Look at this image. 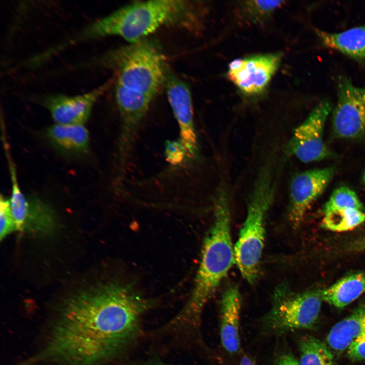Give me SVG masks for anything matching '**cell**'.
<instances>
[{
    "mask_svg": "<svg viewBox=\"0 0 365 365\" xmlns=\"http://www.w3.org/2000/svg\"><path fill=\"white\" fill-rule=\"evenodd\" d=\"M1 239L2 240L12 231L16 230L11 214L9 200L2 195L0 199Z\"/></svg>",
    "mask_w": 365,
    "mask_h": 365,
    "instance_id": "obj_22",
    "label": "cell"
},
{
    "mask_svg": "<svg viewBox=\"0 0 365 365\" xmlns=\"http://www.w3.org/2000/svg\"><path fill=\"white\" fill-rule=\"evenodd\" d=\"M322 301L320 290L295 293L281 284L275 289L272 307L263 319L264 328L281 334L311 328L318 317Z\"/></svg>",
    "mask_w": 365,
    "mask_h": 365,
    "instance_id": "obj_6",
    "label": "cell"
},
{
    "mask_svg": "<svg viewBox=\"0 0 365 365\" xmlns=\"http://www.w3.org/2000/svg\"><path fill=\"white\" fill-rule=\"evenodd\" d=\"M351 248L354 251H361L365 250V237L357 240L351 246Z\"/></svg>",
    "mask_w": 365,
    "mask_h": 365,
    "instance_id": "obj_26",
    "label": "cell"
},
{
    "mask_svg": "<svg viewBox=\"0 0 365 365\" xmlns=\"http://www.w3.org/2000/svg\"><path fill=\"white\" fill-rule=\"evenodd\" d=\"M152 303L128 282H112L69 298L42 348L22 365H104L136 336Z\"/></svg>",
    "mask_w": 365,
    "mask_h": 365,
    "instance_id": "obj_1",
    "label": "cell"
},
{
    "mask_svg": "<svg viewBox=\"0 0 365 365\" xmlns=\"http://www.w3.org/2000/svg\"><path fill=\"white\" fill-rule=\"evenodd\" d=\"M214 204L213 222L204 238L193 290L187 304L174 319L177 323H198L204 306L235 264L227 196L220 191Z\"/></svg>",
    "mask_w": 365,
    "mask_h": 365,
    "instance_id": "obj_3",
    "label": "cell"
},
{
    "mask_svg": "<svg viewBox=\"0 0 365 365\" xmlns=\"http://www.w3.org/2000/svg\"><path fill=\"white\" fill-rule=\"evenodd\" d=\"M299 365H334L333 355L327 346L320 340L304 337L300 343Z\"/></svg>",
    "mask_w": 365,
    "mask_h": 365,
    "instance_id": "obj_18",
    "label": "cell"
},
{
    "mask_svg": "<svg viewBox=\"0 0 365 365\" xmlns=\"http://www.w3.org/2000/svg\"><path fill=\"white\" fill-rule=\"evenodd\" d=\"M110 84V82L105 83L89 92L77 95H49L44 98L43 105L56 124L84 125L95 103Z\"/></svg>",
    "mask_w": 365,
    "mask_h": 365,
    "instance_id": "obj_12",
    "label": "cell"
},
{
    "mask_svg": "<svg viewBox=\"0 0 365 365\" xmlns=\"http://www.w3.org/2000/svg\"><path fill=\"white\" fill-rule=\"evenodd\" d=\"M9 163L12 182V194L9 200L11 212L16 230L22 231L29 216L30 205L19 186L14 164L10 160Z\"/></svg>",
    "mask_w": 365,
    "mask_h": 365,
    "instance_id": "obj_20",
    "label": "cell"
},
{
    "mask_svg": "<svg viewBox=\"0 0 365 365\" xmlns=\"http://www.w3.org/2000/svg\"><path fill=\"white\" fill-rule=\"evenodd\" d=\"M165 154L167 160L172 164L176 165L187 161L186 150L179 140L167 143Z\"/></svg>",
    "mask_w": 365,
    "mask_h": 365,
    "instance_id": "obj_23",
    "label": "cell"
},
{
    "mask_svg": "<svg viewBox=\"0 0 365 365\" xmlns=\"http://www.w3.org/2000/svg\"><path fill=\"white\" fill-rule=\"evenodd\" d=\"M196 5L179 0L133 2L94 21L78 33L68 43L107 36H118L134 43L165 25L187 28L196 25Z\"/></svg>",
    "mask_w": 365,
    "mask_h": 365,
    "instance_id": "obj_2",
    "label": "cell"
},
{
    "mask_svg": "<svg viewBox=\"0 0 365 365\" xmlns=\"http://www.w3.org/2000/svg\"><path fill=\"white\" fill-rule=\"evenodd\" d=\"M241 298L235 285L228 286L221 301L220 336L224 348L233 354L240 349V315Z\"/></svg>",
    "mask_w": 365,
    "mask_h": 365,
    "instance_id": "obj_13",
    "label": "cell"
},
{
    "mask_svg": "<svg viewBox=\"0 0 365 365\" xmlns=\"http://www.w3.org/2000/svg\"><path fill=\"white\" fill-rule=\"evenodd\" d=\"M365 293V273L347 275L320 290L322 301L337 308H343Z\"/></svg>",
    "mask_w": 365,
    "mask_h": 365,
    "instance_id": "obj_16",
    "label": "cell"
},
{
    "mask_svg": "<svg viewBox=\"0 0 365 365\" xmlns=\"http://www.w3.org/2000/svg\"><path fill=\"white\" fill-rule=\"evenodd\" d=\"M323 213V227L333 231L351 230L365 221V212L356 208H345Z\"/></svg>",
    "mask_w": 365,
    "mask_h": 365,
    "instance_id": "obj_19",
    "label": "cell"
},
{
    "mask_svg": "<svg viewBox=\"0 0 365 365\" xmlns=\"http://www.w3.org/2000/svg\"><path fill=\"white\" fill-rule=\"evenodd\" d=\"M281 57V54L275 53L236 59L229 65L228 77L243 93L259 94L270 82Z\"/></svg>",
    "mask_w": 365,
    "mask_h": 365,
    "instance_id": "obj_11",
    "label": "cell"
},
{
    "mask_svg": "<svg viewBox=\"0 0 365 365\" xmlns=\"http://www.w3.org/2000/svg\"><path fill=\"white\" fill-rule=\"evenodd\" d=\"M315 32L325 47L358 61H365V25L332 33L318 29Z\"/></svg>",
    "mask_w": 365,
    "mask_h": 365,
    "instance_id": "obj_14",
    "label": "cell"
},
{
    "mask_svg": "<svg viewBox=\"0 0 365 365\" xmlns=\"http://www.w3.org/2000/svg\"><path fill=\"white\" fill-rule=\"evenodd\" d=\"M271 181L267 172L260 176L234 246L235 264L242 276L251 284L256 282L260 273L266 233V216L273 196Z\"/></svg>",
    "mask_w": 365,
    "mask_h": 365,
    "instance_id": "obj_5",
    "label": "cell"
},
{
    "mask_svg": "<svg viewBox=\"0 0 365 365\" xmlns=\"http://www.w3.org/2000/svg\"><path fill=\"white\" fill-rule=\"evenodd\" d=\"M46 134L50 141L62 151L83 154L88 150L89 133L84 125L55 123L49 127Z\"/></svg>",
    "mask_w": 365,
    "mask_h": 365,
    "instance_id": "obj_17",
    "label": "cell"
},
{
    "mask_svg": "<svg viewBox=\"0 0 365 365\" xmlns=\"http://www.w3.org/2000/svg\"><path fill=\"white\" fill-rule=\"evenodd\" d=\"M144 365H167V364H163V363H153L145 364Z\"/></svg>",
    "mask_w": 365,
    "mask_h": 365,
    "instance_id": "obj_28",
    "label": "cell"
},
{
    "mask_svg": "<svg viewBox=\"0 0 365 365\" xmlns=\"http://www.w3.org/2000/svg\"><path fill=\"white\" fill-rule=\"evenodd\" d=\"M275 365H299L298 361L290 353H284L276 360Z\"/></svg>",
    "mask_w": 365,
    "mask_h": 365,
    "instance_id": "obj_25",
    "label": "cell"
},
{
    "mask_svg": "<svg viewBox=\"0 0 365 365\" xmlns=\"http://www.w3.org/2000/svg\"><path fill=\"white\" fill-rule=\"evenodd\" d=\"M349 208L363 210L356 193L350 188L343 186L333 191L324 205L323 213Z\"/></svg>",
    "mask_w": 365,
    "mask_h": 365,
    "instance_id": "obj_21",
    "label": "cell"
},
{
    "mask_svg": "<svg viewBox=\"0 0 365 365\" xmlns=\"http://www.w3.org/2000/svg\"><path fill=\"white\" fill-rule=\"evenodd\" d=\"M102 62L114 70L116 83L153 97L168 74L158 45L145 39L106 53Z\"/></svg>",
    "mask_w": 365,
    "mask_h": 365,
    "instance_id": "obj_4",
    "label": "cell"
},
{
    "mask_svg": "<svg viewBox=\"0 0 365 365\" xmlns=\"http://www.w3.org/2000/svg\"><path fill=\"white\" fill-rule=\"evenodd\" d=\"M362 180L365 185V168H364V170L363 173Z\"/></svg>",
    "mask_w": 365,
    "mask_h": 365,
    "instance_id": "obj_29",
    "label": "cell"
},
{
    "mask_svg": "<svg viewBox=\"0 0 365 365\" xmlns=\"http://www.w3.org/2000/svg\"><path fill=\"white\" fill-rule=\"evenodd\" d=\"M337 102L333 112L335 135L348 140L365 138V87H358L344 76L339 78Z\"/></svg>",
    "mask_w": 365,
    "mask_h": 365,
    "instance_id": "obj_8",
    "label": "cell"
},
{
    "mask_svg": "<svg viewBox=\"0 0 365 365\" xmlns=\"http://www.w3.org/2000/svg\"><path fill=\"white\" fill-rule=\"evenodd\" d=\"M348 355L353 360H365V335L352 342L347 348Z\"/></svg>",
    "mask_w": 365,
    "mask_h": 365,
    "instance_id": "obj_24",
    "label": "cell"
},
{
    "mask_svg": "<svg viewBox=\"0 0 365 365\" xmlns=\"http://www.w3.org/2000/svg\"><path fill=\"white\" fill-rule=\"evenodd\" d=\"M365 335V303L349 315L335 324L330 331L326 341L334 350L342 352L351 343Z\"/></svg>",
    "mask_w": 365,
    "mask_h": 365,
    "instance_id": "obj_15",
    "label": "cell"
},
{
    "mask_svg": "<svg viewBox=\"0 0 365 365\" xmlns=\"http://www.w3.org/2000/svg\"><path fill=\"white\" fill-rule=\"evenodd\" d=\"M239 365H256V363L252 358L247 355H244L241 358Z\"/></svg>",
    "mask_w": 365,
    "mask_h": 365,
    "instance_id": "obj_27",
    "label": "cell"
},
{
    "mask_svg": "<svg viewBox=\"0 0 365 365\" xmlns=\"http://www.w3.org/2000/svg\"><path fill=\"white\" fill-rule=\"evenodd\" d=\"M165 84L168 100L178 126V140L186 150L187 161L190 162L198 154L191 91L185 82L172 74H167Z\"/></svg>",
    "mask_w": 365,
    "mask_h": 365,
    "instance_id": "obj_10",
    "label": "cell"
},
{
    "mask_svg": "<svg viewBox=\"0 0 365 365\" xmlns=\"http://www.w3.org/2000/svg\"><path fill=\"white\" fill-rule=\"evenodd\" d=\"M336 173L334 167L315 168L295 175L289 187L288 218L298 228L310 206L324 192Z\"/></svg>",
    "mask_w": 365,
    "mask_h": 365,
    "instance_id": "obj_9",
    "label": "cell"
},
{
    "mask_svg": "<svg viewBox=\"0 0 365 365\" xmlns=\"http://www.w3.org/2000/svg\"><path fill=\"white\" fill-rule=\"evenodd\" d=\"M332 109L327 101H321L295 130L287 146L288 154L304 163L332 159L335 154L323 140L325 124Z\"/></svg>",
    "mask_w": 365,
    "mask_h": 365,
    "instance_id": "obj_7",
    "label": "cell"
}]
</instances>
